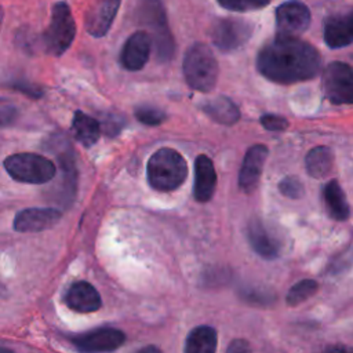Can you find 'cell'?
Wrapping results in <instances>:
<instances>
[{
  "label": "cell",
  "mask_w": 353,
  "mask_h": 353,
  "mask_svg": "<svg viewBox=\"0 0 353 353\" xmlns=\"http://www.w3.org/2000/svg\"><path fill=\"white\" fill-rule=\"evenodd\" d=\"M321 65L319 51L298 37H280L265 44L256 57V68L268 80L291 84L313 79Z\"/></svg>",
  "instance_id": "cell-1"
},
{
  "label": "cell",
  "mask_w": 353,
  "mask_h": 353,
  "mask_svg": "<svg viewBox=\"0 0 353 353\" xmlns=\"http://www.w3.org/2000/svg\"><path fill=\"white\" fill-rule=\"evenodd\" d=\"M149 185L159 192L178 189L188 176V164L183 156L171 148H161L154 152L146 165Z\"/></svg>",
  "instance_id": "cell-2"
},
{
  "label": "cell",
  "mask_w": 353,
  "mask_h": 353,
  "mask_svg": "<svg viewBox=\"0 0 353 353\" xmlns=\"http://www.w3.org/2000/svg\"><path fill=\"white\" fill-rule=\"evenodd\" d=\"M218 62L214 52L203 43L193 44L183 57L185 80L196 91H211L218 80Z\"/></svg>",
  "instance_id": "cell-3"
},
{
  "label": "cell",
  "mask_w": 353,
  "mask_h": 353,
  "mask_svg": "<svg viewBox=\"0 0 353 353\" xmlns=\"http://www.w3.org/2000/svg\"><path fill=\"white\" fill-rule=\"evenodd\" d=\"M8 175L22 183H46L57 175L55 164L37 153H15L4 160Z\"/></svg>",
  "instance_id": "cell-4"
},
{
  "label": "cell",
  "mask_w": 353,
  "mask_h": 353,
  "mask_svg": "<svg viewBox=\"0 0 353 353\" xmlns=\"http://www.w3.org/2000/svg\"><path fill=\"white\" fill-rule=\"evenodd\" d=\"M76 36V23L70 7L65 1L52 6L51 21L44 30L43 41L46 51L51 55H62L73 43Z\"/></svg>",
  "instance_id": "cell-5"
},
{
  "label": "cell",
  "mask_w": 353,
  "mask_h": 353,
  "mask_svg": "<svg viewBox=\"0 0 353 353\" xmlns=\"http://www.w3.org/2000/svg\"><path fill=\"white\" fill-rule=\"evenodd\" d=\"M141 22L152 30L153 44L160 61H168L174 52V40L167 25L163 6L159 0H143L139 6Z\"/></svg>",
  "instance_id": "cell-6"
},
{
  "label": "cell",
  "mask_w": 353,
  "mask_h": 353,
  "mask_svg": "<svg viewBox=\"0 0 353 353\" xmlns=\"http://www.w3.org/2000/svg\"><path fill=\"white\" fill-rule=\"evenodd\" d=\"M323 91L334 105L353 103V69L345 62H331L323 73Z\"/></svg>",
  "instance_id": "cell-7"
},
{
  "label": "cell",
  "mask_w": 353,
  "mask_h": 353,
  "mask_svg": "<svg viewBox=\"0 0 353 353\" xmlns=\"http://www.w3.org/2000/svg\"><path fill=\"white\" fill-rule=\"evenodd\" d=\"M252 34V25L243 19L223 18L212 23L210 36L215 47L222 51H234L243 47Z\"/></svg>",
  "instance_id": "cell-8"
},
{
  "label": "cell",
  "mask_w": 353,
  "mask_h": 353,
  "mask_svg": "<svg viewBox=\"0 0 353 353\" xmlns=\"http://www.w3.org/2000/svg\"><path fill=\"white\" fill-rule=\"evenodd\" d=\"M70 342L81 353H109L123 346L125 335L121 330L102 327L74 335L70 338Z\"/></svg>",
  "instance_id": "cell-9"
},
{
  "label": "cell",
  "mask_w": 353,
  "mask_h": 353,
  "mask_svg": "<svg viewBox=\"0 0 353 353\" xmlns=\"http://www.w3.org/2000/svg\"><path fill=\"white\" fill-rule=\"evenodd\" d=\"M276 28L280 37H298L310 23V11L306 4L298 0L281 3L276 8Z\"/></svg>",
  "instance_id": "cell-10"
},
{
  "label": "cell",
  "mask_w": 353,
  "mask_h": 353,
  "mask_svg": "<svg viewBox=\"0 0 353 353\" xmlns=\"http://www.w3.org/2000/svg\"><path fill=\"white\" fill-rule=\"evenodd\" d=\"M121 0H85L84 28L94 37H102L110 29Z\"/></svg>",
  "instance_id": "cell-11"
},
{
  "label": "cell",
  "mask_w": 353,
  "mask_h": 353,
  "mask_svg": "<svg viewBox=\"0 0 353 353\" xmlns=\"http://www.w3.org/2000/svg\"><path fill=\"white\" fill-rule=\"evenodd\" d=\"M153 39L146 30L134 32L123 46L120 54V62L124 69L137 72L141 70L150 55Z\"/></svg>",
  "instance_id": "cell-12"
},
{
  "label": "cell",
  "mask_w": 353,
  "mask_h": 353,
  "mask_svg": "<svg viewBox=\"0 0 353 353\" xmlns=\"http://www.w3.org/2000/svg\"><path fill=\"white\" fill-rule=\"evenodd\" d=\"M247 239L251 248L265 259H276L281 251V243L274 232L258 218H254L247 225Z\"/></svg>",
  "instance_id": "cell-13"
},
{
  "label": "cell",
  "mask_w": 353,
  "mask_h": 353,
  "mask_svg": "<svg viewBox=\"0 0 353 353\" xmlns=\"http://www.w3.org/2000/svg\"><path fill=\"white\" fill-rule=\"evenodd\" d=\"M268 153V148L262 143L252 145L245 152L239 174V186L243 192L251 193L256 189Z\"/></svg>",
  "instance_id": "cell-14"
},
{
  "label": "cell",
  "mask_w": 353,
  "mask_h": 353,
  "mask_svg": "<svg viewBox=\"0 0 353 353\" xmlns=\"http://www.w3.org/2000/svg\"><path fill=\"white\" fill-rule=\"evenodd\" d=\"M62 212L57 208H26L14 218V229L21 233L41 232L52 228L61 219Z\"/></svg>",
  "instance_id": "cell-15"
},
{
  "label": "cell",
  "mask_w": 353,
  "mask_h": 353,
  "mask_svg": "<svg viewBox=\"0 0 353 353\" xmlns=\"http://www.w3.org/2000/svg\"><path fill=\"white\" fill-rule=\"evenodd\" d=\"M216 186V172L212 160L205 154H199L194 161L193 194L200 203L211 200Z\"/></svg>",
  "instance_id": "cell-16"
},
{
  "label": "cell",
  "mask_w": 353,
  "mask_h": 353,
  "mask_svg": "<svg viewBox=\"0 0 353 353\" xmlns=\"http://www.w3.org/2000/svg\"><path fill=\"white\" fill-rule=\"evenodd\" d=\"M65 303L69 309L79 313L97 312L102 306L98 291L87 281L73 283L65 295Z\"/></svg>",
  "instance_id": "cell-17"
},
{
  "label": "cell",
  "mask_w": 353,
  "mask_h": 353,
  "mask_svg": "<svg viewBox=\"0 0 353 353\" xmlns=\"http://www.w3.org/2000/svg\"><path fill=\"white\" fill-rule=\"evenodd\" d=\"M324 41L330 48H341L353 43V10L324 21Z\"/></svg>",
  "instance_id": "cell-18"
},
{
  "label": "cell",
  "mask_w": 353,
  "mask_h": 353,
  "mask_svg": "<svg viewBox=\"0 0 353 353\" xmlns=\"http://www.w3.org/2000/svg\"><path fill=\"white\" fill-rule=\"evenodd\" d=\"M323 200L328 215L335 221H346L350 215L346 196L336 179H331L323 188Z\"/></svg>",
  "instance_id": "cell-19"
},
{
  "label": "cell",
  "mask_w": 353,
  "mask_h": 353,
  "mask_svg": "<svg viewBox=\"0 0 353 353\" xmlns=\"http://www.w3.org/2000/svg\"><path fill=\"white\" fill-rule=\"evenodd\" d=\"M203 112L214 121L225 125H232L240 119V110L226 97H216L201 103Z\"/></svg>",
  "instance_id": "cell-20"
},
{
  "label": "cell",
  "mask_w": 353,
  "mask_h": 353,
  "mask_svg": "<svg viewBox=\"0 0 353 353\" xmlns=\"http://www.w3.org/2000/svg\"><path fill=\"white\" fill-rule=\"evenodd\" d=\"M218 345V334L210 325L194 327L185 342V353H215Z\"/></svg>",
  "instance_id": "cell-21"
},
{
  "label": "cell",
  "mask_w": 353,
  "mask_h": 353,
  "mask_svg": "<svg viewBox=\"0 0 353 353\" xmlns=\"http://www.w3.org/2000/svg\"><path fill=\"white\" fill-rule=\"evenodd\" d=\"M72 131L74 134V138L84 148H91L99 139V134L102 130L101 123L97 119L83 113L81 110H77L73 116Z\"/></svg>",
  "instance_id": "cell-22"
},
{
  "label": "cell",
  "mask_w": 353,
  "mask_h": 353,
  "mask_svg": "<svg viewBox=\"0 0 353 353\" xmlns=\"http://www.w3.org/2000/svg\"><path fill=\"white\" fill-rule=\"evenodd\" d=\"M334 153L328 146H316L305 157V167L310 176L324 178L332 168Z\"/></svg>",
  "instance_id": "cell-23"
},
{
  "label": "cell",
  "mask_w": 353,
  "mask_h": 353,
  "mask_svg": "<svg viewBox=\"0 0 353 353\" xmlns=\"http://www.w3.org/2000/svg\"><path fill=\"white\" fill-rule=\"evenodd\" d=\"M317 288H319L317 281H314L312 279L301 280L290 288V291L287 292L285 301L290 306H296V305L305 302L306 299H309L312 295H314Z\"/></svg>",
  "instance_id": "cell-24"
},
{
  "label": "cell",
  "mask_w": 353,
  "mask_h": 353,
  "mask_svg": "<svg viewBox=\"0 0 353 353\" xmlns=\"http://www.w3.org/2000/svg\"><path fill=\"white\" fill-rule=\"evenodd\" d=\"M221 7L234 11V12H247L255 11L266 7L270 0H216Z\"/></svg>",
  "instance_id": "cell-25"
},
{
  "label": "cell",
  "mask_w": 353,
  "mask_h": 353,
  "mask_svg": "<svg viewBox=\"0 0 353 353\" xmlns=\"http://www.w3.org/2000/svg\"><path fill=\"white\" fill-rule=\"evenodd\" d=\"M135 117L138 121L146 124V125H159L165 120V113L160 110L159 108L149 106V105H141L135 109Z\"/></svg>",
  "instance_id": "cell-26"
},
{
  "label": "cell",
  "mask_w": 353,
  "mask_h": 353,
  "mask_svg": "<svg viewBox=\"0 0 353 353\" xmlns=\"http://www.w3.org/2000/svg\"><path fill=\"white\" fill-rule=\"evenodd\" d=\"M279 190L283 196L288 199H301L305 193L302 182L294 175L284 176L279 183Z\"/></svg>",
  "instance_id": "cell-27"
},
{
  "label": "cell",
  "mask_w": 353,
  "mask_h": 353,
  "mask_svg": "<svg viewBox=\"0 0 353 353\" xmlns=\"http://www.w3.org/2000/svg\"><path fill=\"white\" fill-rule=\"evenodd\" d=\"M241 298L251 305H269L274 301V295L268 290H259L254 287H248L241 290Z\"/></svg>",
  "instance_id": "cell-28"
},
{
  "label": "cell",
  "mask_w": 353,
  "mask_h": 353,
  "mask_svg": "<svg viewBox=\"0 0 353 353\" xmlns=\"http://www.w3.org/2000/svg\"><path fill=\"white\" fill-rule=\"evenodd\" d=\"M262 127L269 131H284L288 127V120L279 114H262L259 119Z\"/></svg>",
  "instance_id": "cell-29"
},
{
  "label": "cell",
  "mask_w": 353,
  "mask_h": 353,
  "mask_svg": "<svg viewBox=\"0 0 353 353\" xmlns=\"http://www.w3.org/2000/svg\"><path fill=\"white\" fill-rule=\"evenodd\" d=\"M123 125H124V121L120 116L108 114L103 117V120L101 123V130L108 137H116L121 131Z\"/></svg>",
  "instance_id": "cell-30"
},
{
  "label": "cell",
  "mask_w": 353,
  "mask_h": 353,
  "mask_svg": "<svg viewBox=\"0 0 353 353\" xmlns=\"http://www.w3.org/2000/svg\"><path fill=\"white\" fill-rule=\"evenodd\" d=\"M15 90L29 95L30 98H40L43 95V90L41 87L33 84V83H29V81H25V80H18V81H12L11 84Z\"/></svg>",
  "instance_id": "cell-31"
},
{
  "label": "cell",
  "mask_w": 353,
  "mask_h": 353,
  "mask_svg": "<svg viewBox=\"0 0 353 353\" xmlns=\"http://www.w3.org/2000/svg\"><path fill=\"white\" fill-rule=\"evenodd\" d=\"M225 353H252V350L245 339H234L229 343Z\"/></svg>",
  "instance_id": "cell-32"
},
{
  "label": "cell",
  "mask_w": 353,
  "mask_h": 353,
  "mask_svg": "<svg viewBox=\"0 0 353 353\" xmlns=\"http://www.w3.org/2000/svg\"><path fill=\"white\" fill-rule=\"evenodd\" d=\"M17 117V109L11 105H1V125L7 127Z\"/></svg>",
  "instance_id": "cell-33"
},
{
  "label": "cell",
  "mask_w": 353,
  "mask_h": 353,
  "mask_svg": "<svg viewBox=\"0 0 353 353\" xmlns=\"http://www.w3.org/2000/svg\"><path fill=\"white\" fill-rule=\"evenodd\" d=\"M323 353H353V347L346 345H332L328 346Z\"/></svg>",
  "instance_id": "cell-34"
},
{
  "label": "cell",
  "mask_w": 353,
  "mask_h": 353,
  "mask_svg": "<svg viewBox=\"0 0 353 353\" xmlns=\"http://www.w3.org/2000/svg\"><path fill=\"white\" fill-rule=\"evenodd\" d=\"M138 353H161V350L153 345H148V346L139 349Z\"/></svg>",
  "instance_id": "cell-35"
},
{
  "label": "cell",
  "mask_w": 353,
  "mask_h": 353,
  "mask_svg": "<svg viewBox=\"0 0 353 353\" xmlns=\"http://www.w3.org/2000/svg\"><path fill=\"white\" fill-rule=\"evenodd\" d=\"M0 353H14L12 350H10V349H6V347H1V352Z\"/></svg>",
  "instance_id": "cell-36"
}]
</instances>
